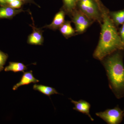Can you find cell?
<instances>
[{
	"label": "cell",
	"instance_id": "9a60e30c",
	"mask_svg": "<svg viewBox=\"0 0 124 124\" xmlns=\"http://www.w3.org/2000/svg\"><path fill=\"white\" fill-rule=\"evenodd\" d=\"M111 18L114 23L117 25L123 24L124 23V9L117 12L109 13Z\"/></svg>",
	"mask_w": 124,
	"mask_h": 124
},
{
	"label": "cell",
	"instance_id": "3957f363",
	"mask_svg": "<svg viewBox=\"0 0 124 124\" xmlns=\"http://www.w3.org/2000/svg\"><path fill=\"white\" fill-rule=\"evenodd\" d=\"M101 4L99 0H79V9L93 22H102Z\"/></svg>",
	"mask_w": 124,
	"mask_h": 124
},
{
	"label": "cell",
	"instance_id": "7c38bea8",
	"mask_svg": "<svg viewBox=\"0 0 124 124\" xmlns=\"http://www.w3.org/2000/svg\"><path fill=\"white\" fill-rule=\"evenodd\" d=\"M27 69V68L26 66L22 63L10 62H9V65L5 68L4 70L5 71H11L14 72H24Z\"/></svg>",
	"mask_w": 124,
	"mask_h": 124
},
{
	"label": "cell",
	"instance_id": "603a6c76",
	"mask_svg": "<svg viewBox=\"0 0 124 124\" xmlns=\"http://www.w3.org/2000/svg\"></svg>",
	"mask_w": 124,
	"mask_h": 124
},
{
	"label": "cell",
	"instance_id": "5bb4252c",
	"mask_svg": "<svg viewBox=\"0 0 124 124\" xmlns=\"http://www.w3.org/2000/svg\"><path fill=\"white\" fill-rule=\"evenodd\" d=\"M79 0H63V10L67 14L71 15L77 6Z\"/></svg>",
	"mask_w": 124,
	"mask_h": 124
},
{
	"label": "cell",
	"instance_id": "d6986e66",
	"mask_svg": "<svg viewBox=\"0 0 124 124\" xmlns=\"http://www.w3.org/2000/svg\"><path fill=\"white\" fill-rule=\"evenodd\" d=\"M6 4V0H0V4L4 6Z\"/></svg>",
	"mask_w": 124,
	"mask_h": 124
},
{
	"label": "cell",
	"instance_id": "7402d4cb",
	"mask_svg": "<svg viewBox=\"0 0 124 124\" xmlns=\"http://www.w3.org/2000/svg\"><path fill=\"white\" fill-rule=\"evenodd\" d=\"M123 42H124V40H123Z\"/></svg>",
	"mask_w": 124,
	"mask_h": 124
},
{
	"label": "cell",
	"instance_id": "e0dca14e",
	"mask_svg": "<svg viewBox=\"0 0 124 124\" xmlns=\"http://www.w3.org/2000/svg\"><path fill=\"white\" fill-rule=\"evenodd\" d=\"M9 6L14 9L20 8L22 6V3L20 0H14L9 3Z\"/></svg>",
	"mask_w": 124,
	"mask_h": 124
},
{
	"label": "cell",
	"instance_id": "2e32d148",
	"mask_svg": "<svg viewBox=\"0 0 124 124\" xmlns=\"http://www.w3.org/2000/svg\"><path fill=\"white\" fill-rule=\"evenodd\" d=\"M8 58L7 54L0 50V72L3 70L4 69V66Z\"/></svg>",
	"mask_w": 124,
	"mask_h": 124
},
{
	"label": "cell",
	"instance_id": "277c9868",
	"mask_svg": "<svg viewBox=\"0 0 124 124\" xmlns=\"http://www.w3.org/2000/svg\"><path fill=\"white\" fill-rule=\"evenodd\" d=\"M124 112L118 106L112 109H107L103 112H97L95 115L108 124H118L123 120Z\"/></svg>",
	"mask_w": 124,
	"mask_h": 124
},
{
	"label": "cell",
	"instance_id": "ac0fdd59",
	"mask_svg": "<svg viewBox=\"0 0 124 124\" xmlns=\"http://www.w3.org/2000/svg\"><path fill=\"white\" fill-rule=\"evenodd\" d=\"M122 24L123 25L120 31V36L122 41H123L124 39V23Z\"/></svg>",
	"mask_w": 124,
	"mask_h": 124
},
{
	"label": "cell",
	"instance_id": "9c48e42d",
	"mask_svg": "<svg viewBox=\"0 0 124 124\" xmlns=\"http://www.w3.org/2000/svg\"><path fill=\"white\" fill-rule=\"evenodd\" d=\"M65 13L63 10L59 11L55 14L52 22L49 25L45 26L43 28H49L54 31L59 29L65 22Z\"/></svg>",
	"mask_w": 124,
	"mask_h": 124
},
{
	"label": "cell",
	"instance_id": "30bf717a",
	"mask_svg": "<svg viewBox=\"0 0 124 124\" xmlns=\"http://www.w3.org/2000/svg\"><path fill=\"white\" fill-rule=\"evenodd\" d=\"M22 9H16L9 7L3 6L0 8V19H10L16 15L24 12Z\"/></svg>",
	"mask_w": 124,
	"mask_h": 124
},
{
	"label": "cell",
	"instance_id": "5b68a950",
	"mask_svg": "<svg viewBox=\"0 0 124 124\" xmlns=\"http://www.w3.org/2000/svg\"><path fill=\"white\" fill-rule=\"evenodd\" d=\"M71 16L72 22L75 26L76 31L79 33H83L93 22L79 9H76Z\"/></svg>",
	"mask_w": 124,
	"mask_h": 124
},
{
	"label": "cell",
	"instance_id": "8992f818",
	"mask_svg": "<svg viewBox=\"0 0 124 124\" xmlns=\"http://www.w3.org/2000/svg\"><path fill=\"white\" fill-rule=\"evenodd\" d=\"M32 25L30 26L32 28V33L29 35L28 38L27 42L28 44L35 45H41L44 41L42 33L43 31L40 28H38L35 26L33 22Z\"/></svg>",
	"mask_w": 124,
	"mask_h": 124
},
{
	"label": "cell",
	"instance_id": "6da1fadb",
	"mask_svg": "<svg viewBox=\"0 0 124 124\" xmlns=\"http://www.w3.org/2000/svg\"><path fill=\"white\" fill-rule=\"evenodd\" d=\"M102 13L101 30L99 42L94 52V58L102 60L111 54L124 49V44L109 13L101 4Z\"/></svg>",
	"mask_w": 124,
	"mask_h": 124
},
{
	"label": "cell",
	"instance_id": "8fae6325",
	"mask_svg": "<svg viewBox=\"0 0 124 124\" xmlns=\"http://www.w3.org/2000/svg\"><path fill=\"white\" fill-rule=\"evenodd\" d=\"M33 89L34 90L40 92L45 95L50 97L54 94H59L56 90L53 87L37 84L33 85Z\"/></svg>",
	"mask_w": 124,
	"mask_h": 124
},
{
	"label": "cell",
	"instance_id": "ba28073f",
	"mask_svg": "<svg viewBox=\"0 0 124 124\" xmlns=\"http://www.w3.org/2000/svg\"><path fill=\"white\" fill-rule=\"evenodd\" d=\"M39 81V80L35 78L32 70L24 72L23 75L21 78L19 82L15 85L13 88L14 90L17 89L18 88L23 85H27L31 83H36Z\"/></svg>",
	"mask_w": 124,
	"mask_h": 124
},
{
	"label": "cell",
	"instance_id": "4fadbf2b",
	"mask_svg": "<svg viewBox=\"0 0 124 124\" xmlns=\"http://www.w3.org/2000/svg\"><path fill=\"white\" fill-rule=\"evenodd\" d=\"M59 30L63 35L66 38L74 35L76 31L71 26V22L70 21L65 22L59 28Z\"/></svg>",
	"mask_w": 124,
	"mask_h": 124
},
{
	"label": "cell",
	"instance_id": "7a4b0ae2",
	"mask_svg": "<svg viewBox=\"0 0 124 124\" xmlns=\"http://www.w3.org/2000/svg\"><path fill=\"white\" fill-rule=\"evenodd\" d=\"M106 72L110 88L116 98L124 97V67L123 56L119 50L102 60Z\"/></svg>",
	"mask_w": 124,
	"mask_h": 124
},
{
	"label": "cell",
	"instance_id": "44dd1931",
	"mask_svg": "<svg viewBox=\"0 0 124 124\" xmlns=\"http://www.w3.org/2000/svg\"><path fill=\"white\" fill-rule=\"evenodd\" d=\"M21 1H29L30 0H20Z\"/></svg>",
	"mask_w": 124,
	"mask_h": 124
},
{
	"label": "cell",
	"instance_id": "ffe728a7",
	"mask_svg": "<svg viewBox=\"0 0 124 124\" xmlns=\"http://www.w3.org/2000/svg\"><path fill=\"white\" fill-rule=\"evenodd\" d=\"M14 0H6V3L9 4L10 2L13 1Z\"/></svg>",
	"mask_w": 124,
	"mask_h": 124
},
{
	"label": "cell",
	"instance_id": "52a82bcc",
	"mask_svg": "<svg viewBox=\"0 0 124 124\" xmlns=\"http://www.w3.org/2000/svg\"><path fill=\"white\" fill-rule=\"evenodd\" d=\"M75 105L73 108V110L85 114L89 116L92 121H93L94 119L91 117L90 114V109L91 105L88 102L84 100H80L78 101H74L71 99H69Z\"/></svg>",
	"mask_w": 124,
	"mask_h": 124
}]
</instances>
